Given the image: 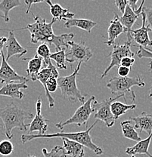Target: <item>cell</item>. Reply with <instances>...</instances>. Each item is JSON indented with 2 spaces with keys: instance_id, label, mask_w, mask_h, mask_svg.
Returning <instances> with one entry per match:
<instances>
[{
  "instance_id": "19",
  "label": "cell",
  "mask_w": 152,
  "mask_h": 157,
  "mask_svg": "<svg viewBox=\"0 0 152 157\" xmlns=\"http://www.w3.org/2000/svg\"><path fill=\"white\" fill-rule=\"evenodd\" d=\"M152 139V132L145 140H141L133 147H128L126 149L125 153L128 155L135 156L136 154H145L148 157H152V155L148 152L151 140Z\"/></svg>"
},
{
  "instance_id": "25",
  "label": "cell",
  "mask_w": 152,
  "mask_h": 157,
  "mask_svg": "<svg viewBox=\"0 0 152 157\" xmlns=\"http://www.w3.org/2000/svg\"><path fill=\"white\" fill-rule=\"evenodd\" d=\"M21 6V2L19 0H3L0 2V11L3 13L1 17L4 19L5 22L8 23L10 21L9 12L11 9Z\"/></svg>"
},
{
  "instance_id": "29",
  "label": "cell",
  "mask_w": 152,
  "mask_h": 157,
  "mask_svg": "<svg viewBox=\"0 0 152 157\" xmlns=\"http://www.w3.org/2000/svg\"><path fill=\"white\" fill-rule=\"evenodd\" d=\"M14 151V145L9 140H4L0 142V154L7 156Z\"/></svg>"
},
{
  "instance_id": "38",
  "label": "cell",
  "mask_w": 152,
  "mask_h": 157,
  "mask_svg": "<svg viewBox=\"0 0 152 157\" xmlns=\"http://www.w3.org/2000/svg\"><path fill=\"white\" fill-rule=\"evenodd\" d=\"M149 98H152V85L151 86V88H150V90H149Z\"/></svg>"
},
{
  "instance_id": "35",
  "label": "cell",
  "mask_w": 152,
  "mask_h": 157,
  "mask_svg": "<svg viewBox=\"0 0 152 157\" xmlns=\"http://www.w3.org/2000/svg\"><path fill=\"white\" fill-rule=\"evenodd\" d=\"M25 4L27 6V9L26 11V13L28 14L29 11H30L31 6L33 4H38V3H42V2H45V1H30V0H25L24 1Z\"/></svg>"
},
{
  "instance_id": "10",
  "label": "cell",
  "mask_w": 152,
  "mask_h": 157,
  "mask_svg": "<svg viewBox=\"0 0 152 157\" xmlns=\"http://www.w3.org/2000/svg\"><path fill=\"white\" fill-rule=\"evenodd\" d=\"M1 66H0V82L2 84L14 82L18 81L20 82H27L28 78L27 76H23L18 74L17 72L14 71L13 68L9 64L6 60V55L3 51L1 53Z\"/></svg>"
},
{
  "instance_id": "22",
  "label": "cell",
  "mask_w": 152,
  "mask_h": 157,
  "mask_svg": "<svg viewBox=\"0 0 152 157\" xmlns=\"http://www.w3.org/2000/svg\"><path fill=\"white\" fill-rule=\"evenodd\" d=\"M97 25V23L95 21L88 19H76L72 18L65 21L64 27L65 28H71V27H78V28L83 29L88 33H91L92 29Z\"/></svg>"
},
{
  "instance_id": "15",
  "label": "cell",
  "mask_w": 152,
  "mask_h": 157,
  "mask_svg": "<svg viewBox=\"0 0 152 157\" xmlns=\"http://www.w3.org/2000/svg\"><path fill=\"white\" fill-rule=\"evenodd\" d=\"M28 88L27 82H11L5 84L0 88V96H6L11 98L23 99L24 94L21 90Z\"/></svg>"
},
{
  "instance_id": "36",
  "label": "cell",
  "mask_w": 152,
  "mask_h": 157,
  "mask_svg": "<svg viewBox=\"0 0 152 157\" xmlns=\"http://www.w3.org/2000/svg\"><path fill=\"white\" fill-rule=\"evenodd\" d=\"M137 2H138V0H130V1H128V5L131 7V9L133 10L134 11H135L138 9L136 6Z\"/></svg>"
},
{
  "instance_id": "41",
  "label": "cell",
  "mask_w": 152,
  "mask_h": 157,
  "mask_svg": "<svg viewBox=\"0 0 152 157\" xmlns=\"http://www.w3.org/2000/svg\"><path fill=\"white\" fill-rule=\"evenodd\" d=\"M0 56H1V54H0Z\"/></svg>"
},
{
  "instance_id": "27",
  "label": "cell",
  "mask_w": 152,
  "mask_h": 157,
  "mask_svg": "<svg viewBox=\"0 0 152 157\" xmlns=\"http://www.w3.org/2000/svg\"><path fill=\"white\" fill-rule=\"evenodd\" d=\"M66 49L56 52L55 53L51 54L50 59L55 60L56 63L57 68L61 69V70H67L68 67L66 65V53H65Z\"/></svg>"
},
{
  "instance_id": "20",
  "label": "cell",
  "mask_w": 152,
  "mask_h": 157,
  "mask_svg": "<svg viewBox=\"0 0 152 157\" xmlns=\"http://www.w3.org/2000/svg\"><path fill=\"white\" fill-rule=\"evenodd\" d=\"M29 60L27 69V77H30V79L32 81H37V76L40 72L43 60L37 55H36L33 58H23V60Z\"/></svg>"
},
{
  "instance_id": "17",
  "label": "cell",
  "mask_w": 152,
  "mask_h": 157,
  "mask_svg": "<svg viewBox=\"0 0 152 157\" xmlns=\"http://www.w3.org/2000/svg\"><path fill=\"white\" fill-rule=\"evenodd\" d=\"M130 120L135 124V128L138 130L139 133L145 132L148 135L152 132V115L147 113H142L140 115L135 117H130Z\"/></svg>"
},
{
  "instance_id": "1",
  "label": "cell",
  "mask_w": 152,
  "mask_h": 157,
  "mask_svg": "<svg viewBox=\"0 0 152 157\" xmlns=\"http://www.w3.org/2000/svg\"><path fill=\"white\" fill-rule=\"evenodd\" d=\"M33 117V113L18 107L14 102L0 108V119L4 125L5 135L9 140L13 137L12 130L15 128L21 131H27L29 124H25V121L32 119Z\"/></svg>"
},
{
  "instance_id": "11",
  "label": "cell",
  "mask_w": 152,
  "mask_h": 157,
  "mask_svg": "<svg viewBox=\"0 0 152 157\" xmlns=\"http://www.w3.org/2000/svg\"><path fill=\"white\" fill-rule=\"evenodd\" d=\"M145 4V1H142L138 9L135 11L131 9L130 6H127L126 8L125 12L123 14L122 17H120V21L122 25L125 27L126 31L127 33V42H132V35L131 32L132 30V27L134 24L138 19V16L141 15V13L143 11V6Z\"/></svg>"
},
{
  "instance_id": "21",
  "label": "cell",
  "mask_w": 152,
  "mask_h": 157,
  "mask_svg": "<svg viewBox=\"0 0 152 157\" xmlns=\"http://www.w3.org/2000/svg\"><path fill=\"white\" fill-rule=\"evenodd\" d=\"M63 147L68 156L71 157H83L85 155L84 147L80 144L67 138H62Z\"/></svg>"
},
{
  "instance_id": "24",
  "label": "cell",
  "mask_w": 152,
  "mask_h": 157,
  "mask_svg": "<svg viewBox=\"0 0 152 157\" xmlns=\"http://www.w3.org/2000/svg\"><path fill=\"white\" fill-rule=\"evenodd\" d=\"M136 107V104H130V105H128V104H123V103L119 102V101H114L111 105V113L115 120L118 119L121 116L124 115L128 110L135 109Z\"/></svg>"
},
{
  "instance_id": "33",
  "label": "cell",
  "mask_w": 152,
  "mask_h": 157,
  "mask_svg": "<svg viewBox=\"0 0 152 157\" xmlns=\"http://www.w3.org/2000/svg\"><path fill=\"white\" fill-rule=\"evenodd\" d=\"M143 11L145 13L147 22L148 24V25L150 27V29H151V31L152 32V9L143 8Z\"/></svg>"
},
{
  "instance_id": "5",
  "label": "cell",
  "mask_w": 152,
  "mask_h": 157,
  "mask_svg": "<svg viewBox=\"0 0 152 157\" xmlns=\"http://www.w3.org/2000/svg\"><path fill=\"white\" fill-rule=\"evenodd\" d=\"M80 67L81 63H79L72 74L58 78V84L63 99L68 100L72 102H80L83 104L86 102V95L82 94L76 86V76L79 73Z\"/></svg>"
},
{
  "instance_id": "13",
  "label": "cell",
  "mask_w": 152,
  "mask_h": 157,
  "mask_svg": "<svg viewBox=\"0 0 152 157\" xmlns=\"http://www.w3.org/2000/svg\"><path fill=\"white\" fill-rule=\"evenodd\" d=\"M141 16L142 20V27L139 29H132L131 35L132 39L135 41L137 44H138V46L147 48L148 47L152 46V40L149 39V36H148V32L151 30V29L149 26H146V15L143 11L141 13Z\"/></svg>"
},
{
  "instance_id": "32",
  "label": "cell",
  "mask_w": 152,
  "mask_h": 157,
  "mask_svg": "<svg viewBox=\"0 0 152 157\" xmlns=\"http://www.w3.org/2000/svg\"><path fill=\"white\" fill-rule=\"evenodd\" d=\"M115 5L117 8L123 14L125 12V10L127 6H128V1L127 0H116Z\"/></svg>"
},
{
  "instance_id": "40",
  "label": "cell",
  "mask_w": 152,
  "mask_h": 157,
  "mask_svg": "<svg viewBox=\"0 0 152 157\" xmlns=\"http://www.w3.org/2000/svg\"><path fill=\"white\" fill-rule=\"evenodd\" d=\"M132 157H135V156H132Z\"/></svg>"
},
{
  "instance_id": "14",
  "label": "cell",
  "mask_w": 152,
  "mask_h": 157,
  "mask_svg": "<svg viewBox=\"0 0 152 157\" xmlns=\"http://www.w3.org/2000/svg\"><path fill=\"white\" fill-rule=\"evenodd\" d=\"M114 17L110 22L107 29V41L105 42L107 46H113L115 44V40L123 33H127L125 27L120 21L118 14L114 11Z\"/></svg>"
},
{
  "instance_id": "23",
  "label": "cell",
  "mask_w": 152,
  "mask_h": 157,
  "mask_svg": "<svg viewBox=\"0 0 152 157\" xmlns=\"http://www.w3.org/2000/svg\"><path fill=\"white\" fill-rule=\"evenodd\" d=\"M121 125L123 135L124 137L133 141H140L142 140L141 137L138 135V133L135 128V124L132 120H126L121 122Z\"/></svg>"
},
{
  "instance_id": "18",
  "label": "cell",
  "mask_w": 152,
  "mask_h": 157,
  "mask_svg": "<svg viewBox=\"0 0 152 157\" xmlns=\"http://www.w3.org/2000/svg\"><path fill=\"white\" fill-rule=\"evenodd\" d=\"M45 3L49 6L50 14L56 21H66L68 19L73 18L75 14L70 12L69 9H64L59 4H53L50 0L45 1Z\"/></svg>"
},
{
  "instance_id": "31",
  "label": "cell",
  "mask_w": 152,
  "mask_h": 157,
  "mask_svg": "<svg viewBox=\"0 0 152 157\" xmlns=\"http://www.w3.org/2000/svg\"><path fill=\"white\" fill-rule=\"evenodd\" d=\"M135 59L133 58H131V57H126V58L122 59L121 62H120V66L132 69V66L135 63Z\"/></svg>"
},
{
  "instance_id": "12",
  "label": "cell",
  "mask_w": 152,
  "mask_h": 157,
  "mask_svg": "<svg viewBox=\"0 0 152 157\" xmlns=\"http://www.w3.org/2000/svg\"><path fill=\"white\" fill-rule=\"evenodd\" d=\"M42 98L41 96L38 98L36 104V113L35 117L33 118L32 122L29 124L28 127V135H33L35 132H38L37 135H45V132L48 129L47 122L48 119H45V117L42 115Z\"/></svg>"
},
{
  "instance_id": "26",
  "label": "cell",
  "mask_w": 152,
  "mask_h": 157,
  "mask_svg": "<svg viewBox=\"0 0 152 157\" xmlns=\"http://www.w3.org/2000/svg\"><path fill=\"white\" fill-rule=\"evenodd\" d=\"M37 54L38 56L42 58L45 67H47L52 63L50 59V48L47 43H42L41 45H39L37 49Z\"/></svg>"
},
{
  "instance_id": "39",
  "label": "cell",
  "mask_w": 152,
  "mask_h": 157,
  "mask_svg": "<svg viewBox=\"0 0 152 157\" xmlns=\"http://www.w3.org/2000/svg\"><path fill=\"white\" fill-rule=\"evenodd\" d=\"M27 157H37V156H31V155L28 154V155H27Z\"/></svg>"
},
{
  "instance_id": "3",
  "label": "cell",
  "mask_w": 152,
  "mask_h": 157,
  "mask_svg": "<svg viewBox=\"0 0 152 157\" xmlns=\"http://www.w3.org/2000/svg\"><path fill=\"white\" fill-rule=\"evenodd\" d=\"M34 23L28 24L27 27L18 29H27L30 33V41L32 43L37 44L38 42L52 44L54 39L56 36L54 34L52 26L56 22V20L52 19L50 23H46V20L40 16H33Z\"/></svg>"
},
{
  "instance_id": "34",
  "label": "cell",
  "mask_w": 152,
  "mask_h": 157,
  "mask_svg": "<svg viewBox=\"0 0 152 157\" xmlns=\"http://www.w3.org/2000/svg\"><path fill=\"white\" fill-rule=\"evenodd\" d=\"M130 70H131V69L120 66L118 67V70H117V73H118L120 77H127Z\"/></svg>"
},
{
  "instance_id": "6",
  "label": "cell",
  "mask_w": 152,
  "mask_h": 157,
  "mask_svg": "<svg viewBox=\"0 0 152 157\" xmlns=\"http://www.w3.org/2000/svg\"><path fill=\"white\" fill-rule=\"evenodd\" d=\"M94 101L95 96H91L84 104H82L80 107L76 109V112L71 118L63 122L55 124V126L60 130H63L64 126L71 125V124L76 125L79 127L83 125L87 126L88 121L90 118V116L94 113V109L92 106V104L94 102Z\"/></svg>"
},
{
  "instance_id": "2",
  "label": "cell",
  "mask_w": 152,
  "mask_h": 157,
  "mask_svg": "<svg viewBox=\"0 0 152 157\" xmlns=\"http://www.w3.org/2000/svg\"><path fill=\"white\" fill-rule=\"evenodd\" d=\"M98 121H95L92 125L89 127V128L86 129V131L80 132H58V133L53 134H45V135H22L21 137V140L22 144H25L34 139L39 138H54V137H59V138H67L68 140H73L77 143L80 144L84 147H86L91 151L94 152L96 155L100 156L103 153V150L101 147H98L95 144L92 140V137L90 136V132L92 129L95 127V125L97 124Z\"/></svg>"
},
{
  "instance_id": "37",
  "label": "cell",
  "mask_w": 152,
  "mask_h": 157,
  "mask_svg": "<svg viewBox=\"0 0 152 157\" xmlns=\"http://www.w3.org/2000/svg\"><path fill=\"white\" fill-rule=\"evenodd\" d=\"M7 40L8 38H6V37H0V54H1L2 52L3 51V47H4V45H6Z\"/></svg>"
},
{
  "instance_id": "7",
  "label": "cell",
  "mask_w": 152,
  "mask_h": 157,
  "mask_svg": "<svg viewBox=\"0 0 152 157\" xmlns=\"http://www.w3.org/2000/svg\"><path fill=\"white\" fill-rule=\"evenodd\" d=\"M120 98H124L125 101H127L124 94H120V95H117L114 98H107V99L102 101L101 102L94 101V102L92 103V108L94 109L95 119L102 121L107 128L112 127L115 123L116 120L114 119V116L111 113V105L113 102L116 101L117 99H120Z\"/></svg>"
},
{
  "instance_id": "30",
  "label": "cell",
  "mask_w": 152,
  "mask_h": 157,
  "mask_svg": "<svg viewBox=\"0 0 152 157\" xmlns=\"http://www.w3.org/2000/svg\"><path fill=\"white\" fill-rule=\"evenodd\" d=\"M137 56L139 58H150L151 61L149 63L151 70H152V51L151 49L145 48L142 46H138V51L136 53Z\"/></svg>"
},
{
  "instance_id": "16",
  "label": "cell",
  "mask_w": 152,
  "mask_h": 157,
  "mask_svg": "<svg viewBox=\"0 0 152 157\" xmlns=\"http://www.w3.org/2000/svg\"><path fill=\"white\" fill-rule=\"evenodd\" d=\"M6 50H7V52H6V58L7 61L12 56L17 55L18 58H20L27 52V49L21 46L20 43L18 42L12 31H10L9 33V37L6 42Z\"/></svg>"
},
{
  "instance_id": "28",
  "label": "cell",
  "mask_w": 152,
  "mask_h": 157,
  "mask_svg": "<svg viewBox=\"0 0 152 157\" xmlns=\"http://www.w3.org/2000/svg\"><path fill=\"white\" fill-rule=\"evenodd\" d=\"M42 153L44 157H68L64 147L60 146H55L51 150V151H48L47 149L43 148Z\"/></svg>"
},
{
  "instance_id": "9",
  "label": "cell",
  "mask_w": 152,
  "mask_h": 157,
  "mask_svg": "<svg viewBox=\"0 0 152 157\" xmlns=\"http://www.w3.org/2000/svg\"><path fill=\"white\" fill-rule=\"evenodd\" d=\"M131 45L132 42H127L126 43L123 44V45H118V44H114L113 45L112 52H111L108 57H111V63L109 66L107 67V69L104 71V73L101 75V78H103L104 76L107 75L111 70L114 67L120 66V62H121L122 59L126 58V57H131L133 58L135 53L131 51Z\"/></svg>"
},
{
  "instance_id": "8",
  "label": "cell",
  "mask_w": 152,
  "mask_h": 157,
  "mask_svg": "<svg viewBox=\"0 0 152 157\" xmlns=\"http://www.w3.org/2000/svg\"><path fill=\"white\" fill-rule=\"evenodd\" d=\"M70 50L66 53V60L70 63L74 62L79 63H86L93 56V53L90 48L86 45L85 42L82 41L80 43L70 41L68 42Z\"/></svg>"
},
{
  "instance_id": "4",
  "label": "cell",
  "mask_w": 152,
  "mask_h": 157,
  "mask_svg": "<svg viewBox=\"0 0 152 157\" xmlns=\"http://www.w3.org/2000/svg\"><path fill=\"white\" fill-rule=\"evenodd\" d=\"M145 86V82L139 75L134 77L114 76L111 78L106 84V87L110 90L113 94H115L116 96L120 94L126 95L128 94L132 102H134L135 99V93L131 90L132 87L133 86L144 87Z\"/></svg>"
}]
</instances>
